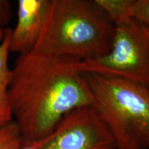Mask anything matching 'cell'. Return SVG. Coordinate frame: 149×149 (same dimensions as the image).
<instances>
[{
  "mask_svg": "<svg viewBox=\"0 0 149 149\" xmlns=\"http://www.w3.org/2000/svg\"><path fill=\"white\" fill-rule=\"evenodd\" d=\"M11 29L4 31V38L0 44V128L13 122V112L9 97L12 69L8 66L9 43Z\"/></svg>",
  "mask_w": 149,
  "mask_h": 149,
  "instance_id": "cell-7",
  "label": "cell"
},
{
  "mask_svg": "<svg viewBox=\"0 0 149 149\" xmlns=\"http://www.w3.org/2000/svg\"><path fill=\"white\" fill-rule=\"evenodd\" d=\"M12 16V6L8 0H0V26L10 22Z\"/></svg>",
  "mask_w": 149,
  "mask_h": 149,
  "instance_id": "cell-10",
  "label": "cell"
},
{
  "mask_svg": "<svg viewBox=\"0 0 149 149\" xmlns=\"http://www.w3.org/2000/svg\"><path fill=\"white\" fill-rule=\"evenodd\" d=\"M3 38H4V31L0 26V44L2 42Z\"/></svg>",
  "mask_w": 149,
  "mask_h": 149,
  "instance_id": "cell-11",
  "label": "cell"
},
{
  "mask_svg": "<svg viewBox=\"0 0 149 149\" xmlns=\"http://www.w3.org/2000/svg\"><path fill=\"white\" fill-rule=\"evenodd\" d=\"M22 142L21 132L15 121L0 128V149H21Z\"/></svg>",
  "mask_w": 149,
  "mask_h": 149,
  "instance_id": "cell-9",
  "label": "cell"
},
{
  "mask_svg": "<svg viewBox=\"0 0 149 149\" xmlns=\"http://www.w3.org/2000/svg\"><path fill=\"white\" fill-rule=\"evenodd\" d=\"M115 24L96 0H51L34 49L79 61L109 53Z\"/></svg>",
  "mask_w": 149,
  "mask_h": 149,
  "instance_id": "cell-2",
  "label": "cell"
},
{
  "mask_svg": "<svg viewBox=\"0 0 149 149\" xmlns=\"http://www.w3.org/2000/svg\"><path fill=\"white\" fill-rule=\"evenodd\" d=\"M83 74L92 106L111 133L115 149H148L149 87L103 74Z\"/></svg>",
  "mask_w": 149,
  "mask_h": 149,
  "instance_id": "cell-3",
  "label": "cell"
},
{
  "mask_svg": "<svg viewBox=\"0 0 149 149\" xmlns=\"http://www.w3.org/2000/svg\"><path fill=\"white\" fill-rule=\"evenodd\" d=\"M78 62L35 49L19 55L9 97L23 141L44 138L70 112L92 106Z\"/></svg>",
  "mask_w": 149,
  "mask_h": 149,
  "instance_id": "cell-1",
  "label": "cell"
},
{
  "mask_svg": "<svg viewBox=\"0 0 149 149\" xmlns=\"http://www.w3.org/2000/svg\"><path fill=\"white\" fill-rule=\"evenodd\" d=\"M51 0H19L17 22L10 35L9 51L19 55L34 49L45 23Z\"/></svg>",
  "mask_w": 149,
  "mask_h": 149,
  "instance_id": "cell-6",
  "label": "cell"
},
{
  "mask_svg": "<svg viewBox=\"0 0 149 149\" xmlns=\"http://www.w3.org/2000/svg\"><path fill=\"white\" fill-rule=\"evenodd\" d=\"M109 10L115 23L132 19L149 30V0H113Z\"/></svg>",
  "mask_w": 149,
  "mask_h": 149,
  "instance_id": "cell-8",
  "label": "cell"
},
{
  "mask_svg": "<svg viewBox=\"0 0 149 149\" xmlns=\"http://www.w3.org/2000/svg\"><path fill=\"white\" fill-rule=\"evenodd\" d=\"M21 149H115V144L94 107L86 106L70 112L44 138L23 141Z\"/></svg>",
  "mask_w": 149,
  "mask_h": 149,
  "instance_id": "cell-5",
  "label": "cell"
},
{
  "mask_svg": "<svg viewBox=\"0 0 149 149\" xmlns=\"http://www.w3.org/2000/svg\"><path fill=\"white\" fill-rule=\"evenodd\" d=\"M114 24V38L109 53L93 60L79 61V70L149 87V30L132 19Z\"/></svg>",
  "mask_w": 149,
  "mask_h": 149,
  "instance_id": "cell-4",
  "label": "cell"
}]
</instances>
